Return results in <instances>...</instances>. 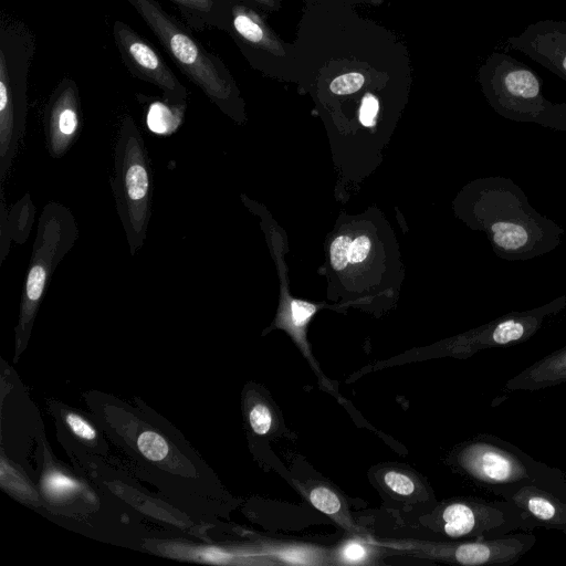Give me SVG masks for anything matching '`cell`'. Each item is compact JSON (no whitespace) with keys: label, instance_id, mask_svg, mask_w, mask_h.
Listing matches in <instances>:
<instances>
[{"label":"cell","instance_id":"cell-1","mask_svg":"<svg viewBox=\"0 0 566 566\" xmlns=\"http://www.w3.org/2000/svg\"><path fill=\"white\" fill-rule=\"evenodd\" d=\"M293 44L298 87L321 97L359 96L361 108L411 85L406 43L343 0H303Z\"/></svg>","mask_w":566,"mask_h":566},{"label":"cell","instance_id":"cell-2","mask_svg":"<svg viewBox=\"0 0 566 566\" xmlns=\"http://www.w3.org/2000/svg\"><path fill=\"white\" fill-rule=\"evenodd\" d=\"M471 228L483 231L493 252L505 261H528L555 250L565 230L536 211L512 179L491 176L473 181L464 193Z\"/></svg>","mask_w":566,"mask_h":566},{"label":"cell","instance_id":"cell-3","mask_svg":"<svg viewBox=\"0 0 566 566\" xmlns=\"http://www.w3.org/2000/svg\"><path fill=\"white\" fill-rule=\"evenodd\" d=\"M111 187L130 255L144 245L151 217L154 179L143 135L130 116L119 125Z\"/></svg>","mask_w":566,"mask_h":566},{"label":"cell","instance_id":"cell-4","mask_svg":"<svg viewBox=\"0 0 566 566\" xmlns=\"http://www.w3.org/2000/svg\"><path fill=\"white\" fill-rule=\"evenodd\" d=\"M181 72L221 111L233 116L239 91L228 70L155 0H128Z\"/></svg>","mask_w":566,"mask_h":566},{"label":"cell","instance_id":"cell-5","mask_svg":"<svg viewBox=\"0 0 566 566\" xmlns=\"http://www.w3.org/2000/svg\"><path fill=\"white\" fill-rule=\"evenodd\" d=\"M459 467L489 490L516 483H534L566 495V474L535 460L513 443L483 433L458 452Z\"/></svg>","mask_w":566,"mask_h":566},{"label":"cell","instance_id":"cell-6","mask_svg":"<svg viewBox=\"0 0 566 566\" xmlns=\"http://www.w3.org/2000/svg\"><path fill=\"white\" fill-rule=\"evenodd\" d=\"M72 211L56 201H49L38 220L20 303L21 329H29L46 293L53 273L78 238Z\"/></svg>","mask_w":566,"mask_h":566},{"label":"cell","instance_id":"cell-7","mask_svg":"<svg viewBox=\"0 0 566 566\" xmlns=\"http://www.w3.org/2000/svg\"><path fill=\"white\" fill-rule=\"evenodd\" d=\"M478 82L490 106L510 120L539 125L552 104L543 95L542 78L506 53H491L478 71Z\"/></svg>","mask_w":566,"mask_h":566},{"label":"cell","instance_id":"cell-8","mask_svg":"<svg viewBox=\"0 0 566 566\" xmlns=\"http://www.w3.org/2000/svg\"><path fill=\"white\" fill-rule=\"evenodd\" d=\"M231 25L237 38L251 51L254 66L280 81L296 82L293 43L284 42L256 6L237 2L231 7Z\"/></svg>","mask_w":566,"mask_h":566},{"label":"cell","instance_id":"cell-9","mask_svg":"<svg viewBox=\"0 0 566 566\" xmlns=\"http://www.w3.org/2000/svg\"><path fill=\"white\" fill-rule=\"evenodd\" d=\"M441 518L443 532L451 538L489 539L527 532L525 515L505 500L454 501L443 509Z\"/></svg>","mask_w":566,"mask_h":566},{"label":"cell","instance_id":"cell-10","mask_svg":"<svg viewBox=\"0 0 566 566\" xmlns=\"http://www.w3.org/2000/svg\"><path fill=\"white\" fill-rule=\"evenodd\" d=\"M565 307L566 295H560L532 310L510 312L463 336L461 347L464 353L473 354L484 348L518 345L534 336L547 318Z\"/></svg>","mask_w":566,"mask_h":566},{"label":"cell","instance_id":"cell-11","mask_svg":"<svg viewBox=\"0 0 566 566\" xmlns=\"http://www.w3.org/2000/svg\"><path fill=\"white\" fill-rule=\"evenodd\" d=\"M113 30L123 62L129 71L161 88L169 103H185L187 90L153 46L124 22L116 21Z\"/></svg>","mask_w":566,"mask_h":566},{"label":"cell","instance_id":"cell-12","mask_svg":"<svg viewBox=\"0 0 566 566\" xmlns=\"http://www.w3.org/2000/svg\"><path fill=\"white\" fill-rule=\"evenodd\" d=\"M491 493L516 506L527 520V532L536 527L566 533V495L534 483L494 486Z\"/></svg>","mask_w":566,"mask_h":566},{"label":"cell","instance_id":"cell-13","mask_svg":"<svg viewBox=\"0 0 566 566\" xmlns=\"http://www.w3.org/2000/svg\"><path fill=\"white\" fill-rule=\"evenodd\" d=\"M43 123L49 155L62 158L75 144L82 129L80 95L72 80L60 83L49 101Z\"/></svg>","mask_w":566,"mask_h":566},{"label":"cell","instance_id":"cell-14","mask_svg":"<svg viewBox=\"0 0 566 566\" xmlns=\"http://www.w3.org/2000/svg\"><path fill=\"white\" fill-rule=\"evenodd\" d=\"M507 45L527 55L566 82V22L544 19L527 25Z\"/></svg>","mask_w":566,"mask_h":566},{"label":"cell","instance_id":"cell-15","mask_svg":"<svg viewBox=\"0 0 566 566\" xmlns=\"http://www.w3.org/2000/svg\"><path fill=\"white\" fill-rule=\"evenodd\" d=\"M27 107L15 96L3 50L0 51V187L11 171L25 129Z\"/></svg>","mask_w":566,"mask_h":566},{"label":"cell","instance_id":"cell-16","mask_svg":"<svg viewBox=\"0 0 566 566\" xmlns=\"http://www.w3.org/2000/svg\"><path fill=\"white\" fill-rule=\"evenodd\" d=\"M566 382V345L547 354L507 380L505 390L535 391Z\"/></svg>","mask_w":566,"mask_h":566},{"label":"cell","instance_id":"cell-17","mask_svg":"<svg viewBox=\"0 0 566 566\" xmlns=\"http://www.w3.org/2000/svg\"><path fill=\"white\" fill-rule=\"evenodd\" d=\"M35 207L29 193L11 206L8 212V221L11 239L23 244L29 238L34 223Z\"/></svg>","mask_w":566,"mask_h":566},{"label":"cell","instance_id":"cell-18","mask_svg":"<svg viewBox=\"0 0 566 566\" xmlns=\"http://www.w3.org/2000/svg\"><path fill=\"white\" fill-rule=\"evenodd\" d=\"M186 104L155 103L149 107L147 124L149 129L160 135L174 133L184 118Z\"/></svg>","mask_w":566,"mask_h":566},{"label":"cell","instance_id":"cell-19","mask_svg":"<svg viewBox=\"0 0 566 566\" xmlns=\"http://www.w3.org/2000/svg\"><path fill=\"white\" fill-rule=\"evenodd\" d=\"M138 450L149 460L160 461L166 458L169 447L158 433L145 431L137 439Z\"/></svg>","mask_w":566,"mask_h":566},{"label":"cell","instance_id":"cell-20","mask_svg":"<svg viewBox=\"0 0 566 566\" xmlns=\"http://www.w3.org/2000/svg\"><path fill=\"white\" fill-rule=\"evenodd\" d=\"M77 483L62 473H51L43 482L45 493L54 499L66 496L77 489Z\"/></svg>","mask_w":566,"mask_h":566},{"label":"cell","instance_id":"cell-21","mask_svg":"<svg viewBox=\"0 0 566 566\" xmlns=\"http://www.w3.org/2000/svg\"><path fill=\"white\" fill-rule=\"evenodd\" d=\"M310 500L317 510L328 515L337 513L340 509V501L337 495L324 486L312 490Z\"/></svg>","mask_w":566,"mask_h":566},{"label":"cell","instance_id":"cell-22","mask_svg":"<svg viewBox=\"0 0 566 566\" xmlns=\"http://www.w3.org/2000/svg\"><path fill=\"white\" fill-rule=\"evenodd\" d=\"M349 235H339L331 244L329 256L333 268L337 271L344 270L349 263V249L352 244Z\"/></svg>","mask_w":566,"mask_h":566},{"label":"cell","instance_id":"cell-23","mask_svg":"<svg viewBox=\"0 0 566 566\" xmlns=\"http://www.w3.org/2000/svg\"><path fill=\"white\" fill-rule=\"evenodd\" d=\"M4 188L0 187V265H2L10 251L11 234L9 229Z\"/></svg>","mask_w":566,"mask_h":566},{"label":"cell","instance_id":"cell-24","mask_svg":"<svg viewBox=\"0 0 566 566\" xmlns=\"http://www.w3.org/2000/svg\"><path fill=\"white\" fill-rule=\"evenodd\" d=\"M539 125L545 128L566 132V103H552Z\"/></svg>","mask_w":566,"mask_h":566},{"label":"cell","instance_id":"cell-25","mask_svg":"<svg viewBox=\"0 0 566 566\" xmlns=\"http://www.w3.org/2000/svg\"><path fill=\"white\" fill-rule=\"evenodd\" d=\"M250 424L258 434H265L272 424V416L269 408L264 405H255L250 411Z\"/></svg>","mask_w":566,"mask_h":566},{"label":"cell","instance_id":"cell-26","mask_svg":"<svg viewBox=\"0 0 566 566\" xmlns=\"http://www.w3.org/2000/svg\"><path fill=\"white\" fill-rule=\"evenodd\" d=\"M384 480L390 490L400 495H409L415 491L413 481L402 473L389 471Z\"/></svg>","mask_w":566,"mask_h":566},{"label":"cell","instance_id":"cell-27","mask_svg":"<svg viewBox=\"0 0 566 566\" xmlns=\"http://www.w3.org/2000/svg\"><path fill=\"white\" fill-rule=\"evenodd\" d=\"M316 306L303 301H293L291 303V322L296 327H303L314 314Z\"/></svg>","mask_w":566,"mask_h":566},{"label":"cell","instance_id":"cell-28","mask_svg":"<svg viewBox=\"0 0 566 566\" xmlns=\"http://www.w3.org/2000/svg\"><path fill=\"white\" fill-rule=\"evenodd\" d=\"M66 424L69 428L80 438L85 440H93L96 437V432L92 426L88 424L84 419L75 413H69L65 417Z\"/></svg>","mask_w":566,"mask_h":566},{"label":"cell","instance_id":"cell-29","mask_svg":"<svg viewBox=\"0 0 566 566\" xmlns=\"http://www.w3.org/2000/svg\"><path fill=\"white\" fill-rule=\"evenodd\" d=\"M370 240L367 235L357 237L350 244L349 263L357 264L363 262L369 254Z\"/></svg>","mask_w":566,"mask_h":566},{"label":"cell","instance_id":"cell-30","mask_svg":"<svg viewBox=\"0 0 566 566\" xmlns=\"http://www.w3.org/2000/svg\"><path fill=\"white\" fill-rule=\"evenodd\" d=\"M365 556L366 549L358 542L348 543L342 552L343 559L350 564L360 563L365 558Z\"/></svg>","mask_w":566,"mask_h":566},{"label":"cell","instance_id":"cell-31","mask_svg":"<svg viewBox=\"0 0 566 566\" xmlns=\"http://www.w3.org/2000/svg\"><path fill=\"white\" fill-rule=\"evenodd\" d=\"M186 8L209 12L212 9V0H171Z\"/></svg>","mask_w":566,"mask_h":566},{"label":"cell","instance_id":"cell-32","mask_svg":"<svg viewBox=\"0 0 566 566\" xmlns=\"http://www.w3.org/2000/svg\"><path fill=\"white\" fill-rule=\"evenodd\" d=\"M251 3L255 4L263 12H277L282 8L281 0H249Z\"/></svg>","mask_w":566,"mask_h":566},{"label":"cell","instance_id":"cell-33","mask_svg":"<svg viewBox=\"0 0 566 566\" xmlns=\"http://www.w3.org/2000/svg\"><path fill=\"white\" fill-rule=\"evenodd\" d=\"M283 558L290 560V562H293V563H304L306 562L304 559V554L298 552V551H291V552H285L283 555Z\"/></svg>","mask_w":566,"mask_h":566},{"label":"cell","instance_id":"cell-34","mask_svg":"<svg viewBox=\"0 0 566 566\" xmlns=\"http://www.w3.org/2000/svg\"><path fill=\"white\" fill-rule=\"evenodd\" d=\"M347 3H350L353 6H357V4H369V0H343Z\"/></svg>","mask_w":566,"mask_h":566},{"label":"cell","instance_id":"cell-35","mask_svg":"<svg viewBox=\"0 0 566 566\" xmlns=\"http://www.w3.org/2000/svg\"><path fill=\"white\" fill-rule=\"evenodd\" d=\"M385 0H369V4L371 6H380Z\"/></svg>","mask_w":566,"mask_h":566}]
</instances>
